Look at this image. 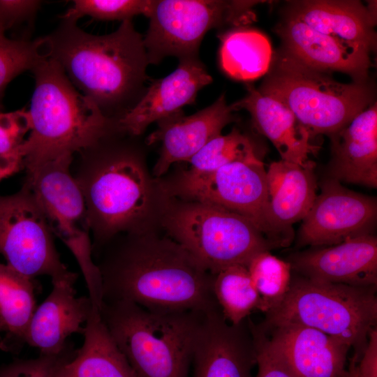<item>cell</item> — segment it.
Instances as JSON below:
<instances>
[{"instance_id": "27", "label": "cell", "mask_w": 377, "mask_h": 377, "mask_svg": "<svg viewBox=\"0 0 377 377\" xmlns=\"http://www.w3.org/2000/svg\"><path fill=\"white\" fill-rule=\"evenodd\" d=\"M36 284L35 279L0 262V328L6 339L3 346L8 341L17 346L25 343L26 333L37 307Z\"/></svg>"}, {"instance_id": "11", "label": "cell", "mask_w": 377, "mask_h": 377, "mask_svg": "<svg viewBox=\"0 0 377 377\" xmlns=\"http://www.w3.org/2000/svg\"><path fill=\"white\" fill-rule=\"evenodd\" d=\"M256 1L153 0L143 43L149 64L169 56L198 58L205 34L219 26L244 24L254 20Z\"/></svg>"}, {"instance_id": "7", "label": "cell", "mask_w": 377, "mask_h": 377, "mask_svg": "<svg viewBox=\"0 0 377 377\" xmlns=\"http://www.w3.org/2000/svg\"><path fill=\"white\" fill-rule=\"evenodd\" d=\"M168 198L163 226L212 274L233 265L246 267L257 254L276 249L252 223L234 212L208 202Z\"/></svg>"}, {"instance_id": "5", "label": "cell", "mask_w": 377, "mask_h": 377, "mask_svg": "<svg viewBox=\"0 0 377 377\" xmlns=\"http://www.w3.org/2000/svg\"><path fill=\"white\" fill-rule=\"evenodd\" d=\"M377 286L356 287L310 279L292 272L282 300L260 324H300L320 330L360 355L377 323Z\"/></svg>"}, {"instance_id": "34", "label": "cell", "mask_w": 377, "mask_h": 377, "mask_svg": "<svg viewBox=\"0 0 377 377\" xmlns=\"http://www.w3.org/2000/svg\"><path fill=\"white\" fill-rule=\"evenodd\" d=\"M73 346L57 355H40L20 359L0 366V377H52L57 369L75 353Z\"/></svg>"}, {"instance_id": "3", "label": "cell", "mask_w": 377, "mask_h": 377, "mask_svg": "<svg viewBox=\"0 0 377 377\" xmlns=\"http://www.w3.org/2000/svg\"><path fill=\"white\" fill-rule=\"evenodd\" d=\"M43 40L47 57L103 112L125 101L145 79L149 63L143 37L131 20L101 36L85 32L75 22L63 20Z\"/></svg>"}, {"instance_id": "6", "label": "cell", "mask_w": 377, "mask_h": 377, "mask_svg": "<svg viewBox=\"0 0 377 377\" xmlns=\"http://www.w3.org/2000/svg\"><path fill=\"white\" fill-rule=\"evenodd\" d=\"M259 91L286 105L313 138L328 137L346 127L373 102L367 82L344 84L329 73L310 68L284 52Z\"/></svg>"}, {"instance_id": "17", "label": "cell", "mask_w": 377, "mask_h": 377, "mask_svg": "<svg viewBox=\"0 0 377 377\" xmlns=\"http://www.w3.org/2000/svg\"><path fill=\"white\" fill-rule=\"evenodd\" d=\"M232 105L226 103L224 94L209 106L189 116L183 111L158 121V128L147 138L151 145L161 142V149L153 172L165 174L170 165L188 161L209 140L221 134L223 128L235 121Z\"/></svg>"}, {"instance_id": "25", "label": "cell", "mask_w": 377, "mask_h": 377, "mask_svg": "<svg viewBox=\"0 0 377 377\" xmlns=\"http://www.w3.org/2000/svg\"><path fill=\"white\" fill-rule=\"evenodd\" d=\"M84 342L75 355L61 364L52 377H137L93 309L84 327Z\"/></svg>"}, {"instance_id": "4", "label": "cell", "mask_w": 377, "mask_h": 377, "mask_svg": "<svg viewBox=\"0 0 377 377\" xmlns=\"http://www.w3.org/2000/svg\"><path fill=\"white\" fill-rule=\"evenodd\" d=\"M100 314L137 377H188L205 313L151 311L117 301L103 302Z\"/></svg>"}, {"instance_id": "33", "label": "cell", "mask_w": 377, "mask_h": 377, "mask_svg": "<svg viewBox=\"0 0 377 377\" xmlns=\"http://www.w3.org/2000/svg\"><path fill=\"white\" fill-rule=\"evenodd\" d=\"M29 131L26 110L0 112V158L20 161L23 163L21 147Z\"/></svg>"}, {"instance_id": "37", "label": "cell", "mask_w": 377, "mask_h": 377, "mask_svg": "<svg viewBox=\"0 0 377 377\" xmlns=\"http://www.w3.org/2000/svg\"><path fill=\"white\" fill-rule=\"evenodd\" d=\"M347 377H377V330L369 333L367 343L359 356H353L346 369Z\"/></svg>"}, {"instance_id": "22", "label": "cell", "mask_w": 377, "mask_h": 377, "mask_svg": "<svg viewBox=\"0 0 377 377\" xmlns=\"http://www.w3.org/2000/svg\"><path fill=\"white\" fill-rule=\"evenodd\" d=\"M246 89L245 97L232 104L234 110L244 109L250 113L256 128L271 141L281 160L300 165L313 163L309 156L316 154L320 147L313 143V138L293 112L250 84Z\"/></svg>"}, {"instance_id": "2", "label": "cell", "mask_w": 377, "mask_h": 377, "mask_svg": "<svg viewBox=\"0 0 377 377\" xmlns=\"http://www.w3.org/2000/svg\"><path fill=\"white\" fill-rule=\"evenodd\" d=\"M31 71L35 87L27 110L29 131L21 147L27 172L73 158L75 152L98 146L118 128L117 121L82 94L52 58L44 57Z\"/></svg>"}, {"instance_id": "20", "label": "cell", "mask_w": 377, "mask_h": 377, "mask_svg": "<svg viewBox=\"0 0 377 377\" xmlns=\"http://www.w3.org/2000/svg\"><path fill=\"white\" fill-rule=\"evenodd\" d=\"M52 283V290L36 307L25 337V343L44 355H57L71 346L68 338L75 333L83 334L93 310L88 296L76 295L75 282Z\"/></svg>"}, {"instance_id": "29", "label": "cell", "mask_w": 377, "mask_h": 377, "mask_svg": "<svg viewBox=\"0 0 377 377\" xmlns=\"http://www.w3.org/2000/svg\"><path fill=\"white\" fill-rule=\"evenodd\" d=\"M263 161L251 140L234 128L226 135L209 140L188 162V170L196 173L210 172L233 162Z\"/></svg>"}, {"instance_id": "36", "label": "cell", "mask_w": 377, "mask_h": 377, "mask_svg": "<svg viewBox=\"0 0 377 377\" xmlns=\"http://www.w3.org/2000/svg\"><path fill=\"white\" fill-rule=\"evenodd\" d=\"M35 0H0V31L31 19L40 5Z\"/></svg>"}, {"instance_id": "12", "label": "cell", "mask_w": 377, "mask_h": 377, "mask_svg": "<svg viewBox=\"0 0 377 377\" xmlns=\"http://www.w3.org/2000/svg\"><path fill=\"white\" fill-rule=\"evenodd\" d=\"M0 253L7 265L32 279L48 276L52 283L77 279L62 263L47 219L24 184L14 194L0 195Z\"/></svg>"}, {"instance_id": "28", "label": "cell", "mask_w": 377, "mask_h": 377, "mask_svg": "<svg viewBox=\"0 0 377 377\" xmlns=\"http://www.w3.org/2000/svg\"><path fill=\"white\" fill-rule=\"evenodd\" d=\"M212 275L214 296L229 323L238 325L260 310L261 298L246 266H228Z\"/></svg>"}, {"instance_id": "23", "label": "cell", "mask_w": 377, "mask_h": 377, "mask_svg": "<svg viewBox=\"0 0 377 377\" xmlns=\"http://www.w3.org/2000/svg\"><path fill=\"white\" fill-rule=\"evenodd\" d=\"M287 14L322 34L369 53L376 47V15L374 7L359 1H295Z\"/></svg>"}, {"instance_id": "38", "label": "cell", "mask_w": 377, "mask_h": 377, "mask_svg": "<svg viewBox=\"0 0 377 377\" xmlns=\"http://www.w3.org/2000/svg\"><path fill=\"white\" fill-rule=\"evenodd\" d=\"M23 168L22 161L0 158V181Z\"/></svg>"}, {"instance_id": "21", "label": "cell", "mask_w": 377, "mask_h": 377, "mask_svg": "<svg viewBox=\"0 0 377 377\" xmlns=\"http://www.w3.org/2000/svg\"><path fill=\"white\" fill-rule=\"evenodd\" d=\"M327 177L340 183L377 186V105L374 103L329 137Z\"/></svg>"}, {"instance_id": "15", "label": "cell", "mask_w": 377, "mask_h": 377, "mask_svg": "<svg viewBox=\"0 0 377 377\" xmlns=\"http://www.w3.org/2000/svg\"><path fill=\"white\" fill-rule=\"evenodd\" d=\"M292 272L316 281L356 287L377 286V238L374 234L337 244L291 253Z\"/></svg>"}, {"instance_id": "8", "label": "cell", "mask_w": 377, "mask_h": 377, "mask_svg": "<svg viewBox=\"0 0 377 377\" xmlns=\"http://www.w3.org/2000/svg\"><path fill=\"white\" fill-rule=\"evenodd\" d=\"M74 177L82 193L94 236L93 250L118 232H136V227L149 212L150 182L133 154L86 155Z\"/></svg>"}, {"instance_id": "18", "label": "cell", "mask_w": 377, "mask_h": 377, "mask_svg": "<svg viewBox=\"0 0 377 377\" xmlns=\"http://www.w3.org/2000/svg\"><path fill=\"white\" fill-rule=\"evenodd\" d=\"M212 82L198 58L179 60L168 76L154 80L142 98L117 121L119 130L142 134L153 122L182 111L195 102L198 92Z\"/></svg>"}, {"instance_id": "19", "label": "cell", "mask_w": 377, "mask_h": 377, "mask_svg": "<svg viewBox=\"0 0 377 377\" xmlns=\"http://www.w3.org/2000/svg\"><path fill=\"white\" fill-rule=\"evenodd\" d=\"M275 31L283 42V52L304 65L325 73H344L355 82H366L370 53L322 34L288 14Z\"/></svg>"}, {"instance_id": "39", "label": "cell", "mask_w": 377, "mask_h": 377, "mask_svg": "<svg viewBox=\"0 0 377 377\" xmlns=\"http://www.w3.org/2000/svg\"><path fill=\"white\" fill-rule=\"evenodd\" d=\"M343 377H347V376H346V374H345V375H344V376H343Z\"/></svg>"}, {"instance_id": "35", "label": "cell", "mask_w": 377, "mask_h": 377, "mask_svg": "<svg viewBox=\"0 0 377 377\" xmlns=\"http://www.w3.org/2000/svg\"><path fill=\"white\" fill-rule=\"evenodd\" d=\"M256 349L257 374L254 377H297L276 354L265 335L251 323Z\"/></svg>"}, {"instance_id": "26", "label": "cell", "mask_w": 377, "mask_h": 377, "mask_svg": "<svg viewBox=\"0 0 377 377\" xmlns=\"http://www.w3.org/2000/svg\"><path fill=\"white\" fill-rule=\"evenodd\" d=\"M219 38L220 65L229 77L246 82L267 73L273 52L268 38L263 33L238 28L221 34Z\"/></svg>"}, {"instance_id": "13", "label": "cell", "mask_w": 377, "mask_h": 377, "mask_svg": "<svg viewBox=\"0 0 377 377\" xmlns=\"http://www.w3.org/2000/svg\"><path fill=\"white\" fill-rule=\"evenodd\" d=\"M320 187V193L298 230L297 247L332 246L350 238L374 234L376 197L350 190L327 177Z\"/></svg>"}, {"instance_id": "30", "label": "cell", "mask_w": 377, "mask_h": 377, "mask_svg": "<svg viewBox=\"0 0 377 377\" xmlns=\"http://www.w3.org/2000/svg\"><path fill=\"white\" fill-rule=\"evenodd\" d=\"M249 276L261 298L260 310L267 312L284 297L290 286L292 269L289 263L263 251L246 266Z\"/></svg>"}, {"instance_id": "32", "label": "cell", "mask_w": 377, "mask_h": 377, "mask_svg": "<svg viewBox=\"0 0 377 377\" xmlns=\"http://www.w3.org/2000/svg\"><path fill=\"white\" fill-rule=\"evenodd\" d=\"M153 1L150 0H75L61 17L75 22L84 16L101 20H128L135 15L149 16Z\"/></svg>"}, {"instance_id": "10", "label": "cell", "mask_w": 377, "mask_h": 377, "mask_svg": "<svg viewBox=\"0 0 377 377\" xmlns=\"http://www.w3.org/2000/svg\"><path fill=\"white\" fill-rule=\"evenodd\" d=\"M162 189L168 197L211 203L245 218L276 248L290 244L271 219L263 161L233 162L205 173L184 170Z\"/></svg>"}, {"instance_id": "1", "label": "cell", "mask_w": 377, "mask_h": 377, "mask_svg": "<svg viewBox=\"0 0 377 377\" xmlns=\"http://www.w3.org/2000/svg\"><path fill=\"white\" fill-rule=\"evenodd\" d=\"M96 264L103 302L126 301L151 311L203 313L219 307L212 274L172 239L132 235Z\"/></svg>"}, {"instance_id": "31", "label": "cell", "mask_w": 377, "mask_h": 377, "mask_svg": "<svg viewBox=\"0 0 377 377\" xmlns=\"http://www.w3.org/2000/svg\"><path fill=\"white\" fill-rule=\"evenodd\" d=\"M47 56L43 38L35 40H14L0 31V108L7 84L23 71H32Z\"/></svg>"}, {"instance_id": "9", "label": "cell", "mask_w": 377, "mask_h": 377, "mask_svg": "<svg viewBox=\"0 0 377 377\" xmlns=\"http://www.w3.org/2000/svg\"><path fill=\"white\" fill-rule=\"evenodd\" d=\"M73 158L47 163L27 172L24 182L34 193L50 229L75 258L93 308L100 311L103 285L93 258L91 226L81 189L71 172Z\"/></svg>"}, {"instance_id": "16", "label": "cell", "mask_w": 377, "mask_h": 377, "mask_svg": "<svg viewBox=\"0 0 377 377\" xmlns=\"http://www.w3.org/2000/svg\"><path fill=\"white\" fill-rule=\"evenodd\" d=\"M297 377H343L348 345L313 327L294 323L256 325Z\"/></svg>"}, {"instance_id": "40", "label": "cell", "mask_w": 377, "mask_h": 377, "mask_svg": "<svg viewBox=\"0 0 377 377\" xmlns=\"http://www.w3.org/2000/svg\"><path fill=\"white\" fill-rule=\"evenodd\" d=\"M0 332H1V328H0Z\"/></svg>"}, {"instance_id": "24", "label": "cell", "mask_w": 377, "mask_h": 377, "mask_svg": "<svg viewBox=\"0 0 377 377\" xmlns=\"http://www.w3.org/2000/svg\"><path fill=\"white\" fill-rule=\"evenodd\" d=\"M315 163L307 165L279 160L266 170L269 211L272 223L291 244L292 226L302 221L317 195Z\"/></svg>"}, {"instance_id": "14", "label": "cell", "mask_w": 377, "mask_h": 377, "mask_svg": "<svg viewBox=\"0 0 377 377\" xmlns=\"http://www.w3.org/2000/svg\"><path fill=\"white\" fill-rule=\"evenodd\" d=\"M256 349L251 320L229 323L220 307L205 313L196 334L192 377H254Z\"/></svg>"}]
</instances>
